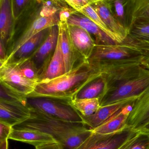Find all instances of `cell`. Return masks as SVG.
Returning <instances> with one entry per match:
<instances>
[{
  "label": "cell",
  "instance_id": "cell-13",
  "mask_svg": "<svg viewBox=\"0 0 149 149\" xmlns=\"http://www.w3.org/2000/svg\"><path fill=\"white\" fill-rule=\"evenodd\" d=\"M30 116L28 102L13 103L0 100V122L14 127L27 120Z\"/></svg>",
  "mask_w": 149,
  "mask_h": 149
},
{
  "label": "cell",
  "instance_id": "cell-14",
  "mask_svg": "<svg viewBox=\"0 0 149 149\" xmlns=\"http://www.w3.org/2000/svg\"><path fill=\"white\" fill-rule=\"evenodd\" d=\"M72 43L82 59L88 60L92 54L96 43L91 34L81 27L68 25Z\"/></svg>",
  "mask_w": 149,
  "mask_h": 149
},
{
  "label": "cell",
  "instance_id": "cell-19",
  "mask_svg": "<svg viewBox=\"0 0 149 149\" xmlns=\"http://www.w3.org/2000/svg\"><path fill=\"white\" fill-rule=\"evenodd\" d=\"M66 73L65 65L58 36L57 43L48 65L39 75V81L49 80Z\"/></svg>",
  "mask_w": 149,
  "mask_h": 149
},
{
  "label": "cell",
  "instance_id": "cell-9",
  "mask_svg": "<svg viewBox=\"0 0 149 149\" xmlns=\"http://www.w3.org/2000/svg\"><path fill=\"white\" fill-rule=\"evenodd\" d=\"M59 12L50 16L38 17L19 33L12 44L7 55V58L3 63L10 60L23 45L38 33L47 28L58 25L59 22Z\"/></svg>",
  "mask_w": 149,
  "mask_h": 149
},
{
  "label": "cell",
  "instance_id": "cell-18",
  "mask_svg": "<svg viewBox=\"0 0 149 149\" xmlns=\"http://www.w3.org/2000/svg\"><path fill=\"white\" fill-rule=\"evenodd\" d=\"M59 36L58 25L50 27L49 33L42 44L30 56L37 69L39 70V66L43 65L52 52H54Z\"/></svg>",
  "mask_w": 149,
  "mask_h": 149
},
{
  "label": "cell",
  "instance_id": "cell-6",
  "mask_svg": "<svg viewBox=\"0 0 149 149\" xmlns=\"http://www.w3.org/2000/svg\"><path fill=\"white\" fill-rule=\"evenodd\" d=\"M138 132L127 125L122 130L113 134H102L93 132L75 149H120Z\"/></svg>",
  "mask_w": 149,
  "mask_h": 149
},
{
  "label": "cell",
  "instance_id": "cell-24",
  "mask_svg": "<svg viewBox=\"0 0 149 149\" xmlns=\"http://www.w3.org/2000/svg\"><path fill=\"white\" fill-rule=\"evenodd\" d=\"M106 91V83L101 75L87 85L73 99L99 98L100 100Z\"/></svg>",
  "mask_w": 149,
  "mask_h": 149
},
{
  "label": "cell",
  "instance_id": "cell-26",
  "mask_svg": "<svg viewBox=\"0 0 149 149\" xmlns=\"http://www.w3.org/2000/svg\"><path fill=\"white\" fill-rule=\"evenodd\" d=\"M129 0H109L113 14L122 27L128 30L127 10Z\"/></svg>",
  "mask_w": 149,
  "mask_h": 149
},
{
  "label": "cell",
  "instance_id": "cell-1",
  "mask_svg": "<svg viewBox=\"0 0 149 149\" xmlns=\"http://www.w3.org/2000/svg\"><path fill=\"white\" fill-rule=\"evenodd\" d=\"M101 74L96 63L89 59H84L63 75L39 81L34 91L27 98H52L68 102Z\"/></svg>",
  "mask_w": 149,
  "mask_h": 149
},
{
  "label": "cell",
  "instance_id": "cell-10",
  "mask_svg": "<svg viewBox=\"0 0 149 149\" xmlns=\"http://www.w3.org/2000/svg\"><path fill=\"white\" fill-rule=\"evenodd\" d=\"M149 123V86L133 103L126 125L136 131H141Z\"/></svg>",
  "mask_w": 149,
  "mask_h": 149
},
{
  "label": "cell",
  "instance_id": "cell-39",
  "mask_svg": "<svg viewBox=\"0 0 149 149\" xmlns=\"http://www.w3.org/2000/svg\"><path fill=\"white\" fill-rule=\"evenodd\" d=\"M141 131H144V132H148L149 133V123L145 127L143 128Z\"/></svg>",
  "mask_w": 149,
  "mask_h": 149
},
{
  "label": "cell",
  "instance_id": "cell-32",
  "mask_svg": "<svg viewBox=\"0 0 149 149\" xmlns=\"http://www.w3.org/2000/svg\"><path fill=\"white\" fill-rule=\"evenodd\" d=\"M71 8L78 11L88 4H91L93 0H64Z\"/></svg>",
  "mask_w": 149,
  "mask_h": 149
},
{
  "label": "cell",
  "instance_id": "cell-29",
  "mask_svg": "<svg viewBox=\"0 0 149 149\" xmlns=\"http://www.w3.org/2000/svg\"><path fill=\"white\" fill-rule=\"evenodd\" d=\"M149 133L139 131L120 149H149Z\"/></svg>",
  "mask_w": 149,
  "mask_h": 149
},
{
  "label": "cell",
  "instance_id": "cell-40",
  "mask_svg": "<svg viewBox=\"0 0 149 149\" xmlns=\"http://www.w3.org/2000/svg\"></svg>",
  "mask_w": 149,
  "mask_h": 149
},
{
  "label": "cell",
  "instance_id": "cell-4",
  "mask_svg": "<svg viewBox=\"0 0 149 149\" xmlns=\"http://www.w3.org/2000/svg\"><path fill=\"white\" fill-rule=\"evenodd\" d=\"M149 86V70L145 69L138 76L108 91L100 100L102 106L110 105L129 98L138 97Z\"/></svg>",
  "mask_w": 149,
  "mask_h": 149
},
{
  "label": "cell",
  "instance_id": "cell-22",
  "mask_svg": "<svg viewBox=\"0 0 149 149\" xmlns=\"http://www.w3.org/2000/svg\"><path fill=\"white\" fill-rule=\"evenodd\" d=\"M50 29V28H47L42 31L28 40L7 62L18 61L31 56L44 41L49 33Z\"/></svg>",
  "mask_w": 149,
  "mask_h": 149
},
{
  "label": "cell",
  "instance_id": "cell-23",
  "mask_svg": "<svg viewBox=\"0 0 149 149\" xmlns=\"http://www.w3.org/2000/svg\"><path fill=\"white\" fill-rule=\"evenodd\" d=\"M0 35L1 41L4 44L10 38L14 23L11 0H0Z\"/></svg>",
  "mask_w": 149,
  "mask_h": 149
},
{
  "label": "cell",
  "instance_id": "cell-30",
  "mask_svg": "<svg viewBox=\"0 0 149 149\" xmlns=\"http://www.w3.org/2000/svg\"><path fill=\"white\" fill-rule=\"evenodd\" d=\"M43 8L41 15L42 17H49L60 11L69 5L64 0H41Z\"/></svg>",
  "mask_w": 149,
  "mask_h": 149
},
{
  "label": "cell",
  "instance_id": "cell-41",
  "mask_svg": "<svg viewBox=\"0 0 149 149\" xmlns=\"http://www.w3.org/2000/svg\"></svg>",
  "mask_w": 149,
  "mask_h": 149
},
{
  "label": "cell",
  "instance_id": "cell-28",
  "mask_svg": "<svg viewBox=\"0 0 149 149\" xmlns=\"http://www.w3.org/2000/svg\"><path fill=\"white\" fill-rule=\"evenodd\" d=\"M77 12L81 13L82 15L89 18L92 22L97 24L102 30H103L105 33H106L110 37L113 39L115 41L117 42L116 37L115 35L112 33V31L107 27L105 23L103 22L99 16L97 14L95 10L93 8L91 4H88L85 7L82 8L80 10Z\"/></svg>",
  "mask_w": 149,
  "mask_h": 149
},
{
  "label": "cell",
  "instance_id": "cell-36",
  "mask_svg": "<svg viewBox=\"0 0 149 149\" xmlns=\"http://www.w3.org/2000/svg\"><path fill=\"white\" fill-rule=\"evenodd\" d=\"M4 44L1 41L0 42V64L3 63L6 58H7V54L6 53V50L5 49Z\"/></svg>",
  "mask_w": 149,
  "mask_h": 149
},
{
  "label": "cell",
  "instance_id": "cell-35",
  "mask_svg": "<svg viewBox=\"0 0 149 149\" xmlns=\"http://www.w3.org/2000/svg\"><path fill=\"white\" fill-rule=\"evenodd\" d=\"M36 149H63L61 145L57 142L46 143L36 147Z\"/></svg>",
  "mask_w": 149,
  "mask_h": 149
},
{
  "label": "cell",
  "instance_id": "cell-20",
  "mask_svg": "<svg viewBox=\"0 0 149 149\" xmlns=\"http://www.w3.org/2000/svg\"><path fill=\"white\" fill-rule=\"evenodd\" d=\"M127 16L128 31L134 24L149 21V0H129Z\"/></svg>",
  "mask_w": 149,
  "mask_h": 149
},
{
  "label": "cell",
  "instance_id": "cell-7",
  "mask_svg": "<svg viewBox=\"0 0 149 149\" xmlns=\"http://www.w3.org/2000/svg\"><path fill=\"white\" fill-rule=\"evenodd\" d=\"M1 85L10 91L27 96L34 91L39 81L25 78L14 62L3 63L0 66Z\"/></svg>",
  "mask_w": 149,
  "mask_h": 149
},
{
  "label": "cell",
  "instance_id": "cell-2",
  "mask_svg": "<svg viewBox=\"0 0 149 149\" xmlns=\"http://www.w3.org/2000/svg\"><path fill=\"white\" fill-rule=\"evenodd\" d=\"M29 119L13 127L39 130L49 134L61 145L63 149H75L92 131L83 123L70 122L48 115L29 106Z\"/></svg>",
  "mask_w": 149,
  "mask_h": 149
},
{
  "label": "cell",
  "instance_id": "cell-37",
  "mask_svg": "<svg viewBox=\"0 0 149 149\" xmlns=\"http://www.w3.org/2000/svg\"><path fill=\"white\" fill-rule=\"evenodd\" d=\"M141 65L145 69L149 70V55L144 57L142 62Z\"/></svg>",
  "mask_w": 149,
  "mask_h": 149
},
{
  "label": "cell",
  "instance_id": "cell-3",
  "mask_svg": "<svg viewBox=\"0 0 149 149\" xmlns=\"http://www.w3.org/2000/svg\"><path fill=\"white\" fill-rule=\"evenodd\" d=\"M145 54L140 49L122 43L97 45L89 60L102 66L141 64Z\"/></svg>",
  "mask_w": 149,
  "mask_h": 149
},
{
  "label": "cell",
  "instance_id": "cell-16",
  "mask_svg": "<svg viewBox=\"0 0 149 149\" xmlns=\"http://www.w3.org/2000/svg\"><path fill=\"white\" fill-rule=\"evenodd\" d=\"M59 37L60 40L61 50L63 53L65 65L66 73L72 70L78 64L80 58L78 53L74 48L69 35L67 22H59L58 24Z\"/></svg>",
  "mask_w": 149,
  "mask_h": 149
},
{
  "label": "cell",
  "instance_id": "cell-15",
  "mask_svg": "<svg viewBox=\"0 0 149 149\" xmlns=\"http://www.w3.org/2000/svg\"><path fill=\"white\" fill-rule=\"evenodd\" d=\"M67 24L79 26L86 30L94 36L96 44L113 45L117 43L97 24L79 12L72 14L67 20Z\"/></svg>",
  "mask_w": 149,
  "mask_h": 149
},
{
  "label": "cell",
  "instance_id": "cell-25",
  "mask_svg": "<svg viewBox=\"0 0 149 149\" xmlns=\"http://www.w3.org/2000/svg\"><path fill=\"white\" fill-rule=\"evenodd\" d=\"M68 102L81 116H85L93 114L101 107L99 98L73 99Z\"/></svg>",
  "mask_w": 149,
  "mask_h": 149
},
{
  "label": "cell",
  "instance_id": "cell-27",
  "mask_svg": "<svg viewBox=\"0 0 149 149\" xmlns=\"http://www.w3.org/2000/svg\"><path fill=\"white\" fill-rule=\"evenodd\" d=\"M14 62L16 63L19 71L25 78L39 82L38 70L34 65L30 57L26 58Z\"/></svg>",
  "mask_w": 149,
  "mask_h": 149
},
{
  "label": "cell",
  "instance_id": "cell-5",
  "mask_svg": "<svg viewBox=\"0 0 149 149\" xmlns=\"http://www.w3.org/2000/svg\"><path fill=\"white\" fill-rule=\"evenodd\" d=\"M56 100L43 97L27 98V102L30 107L55 118L70 122L83 123L80 114L68 102Z\"/></svg>",
  "mask_w": 149,
  "mask_h": 149
},
{
  "label": "cell",
  "instance_id": "cell-17",
  "mask_svg": "<svg viewBox=\"0 0 149 149\" xmlns=\"http://www.w3.org/2000/svg\"><path fill=\"white\" fill-rule=\"evenodd\" d=\"M8 139L29 143L35 147L57 142L49 134L39 130L21 128L13 127Z\"/></svg>",
  "mask_w": 149,
  "mask_h": 149
},
{
  "label": "cell",
  "instance_id": "cell-12",
  "mask_svg": "<svg viewBox=\"0 0 149 149\" xmlns=\"http://www.w3.org/2000/svg\"><path fill=\"white\" fill-rule=\"evenodd\" d=\"M101 20L116 37L118 43L125 39L128 32L120 25L113 14L109 0H93L91 3Z\"/></svg>",
  "mask_w": 149,
  "mask_h": 149
},
{
  "label": "cell",
  "instance_id": "cell-8",
  "mask_svg": "<svg viewBox=\"0 0 149 149\" xmlns=\"http://www.w3.org/2000/svg\"><path fill=\"white\" fill-rule=\"evenodd\" d=\"M98 65L101 76L106 83V92L138 76L145 69L141 63L106 66Z\"/></svg>",
  "mask_w": 149,
  "mask_h": 149
},
{
  "label": "cell",
  "instance_id": "cell-11",
  "mask_svg": "<svg viewBox=\"0 0 149 149\" xmlns=\"http://www.w3.org/2000/svg\"><path fill=\"white\" fill-rule=\"evenodd\" d=\"M137 98L132 97L110 105L101 106L94 113L89 116L80 115L83 123L91 129H94L106 122L126 107L132 105Z\"/></svg>",
  "mask_w": 149,
  "mask_h": 149
},
{
  "label": "cell",
  "instance_id": "cell-38",
  "mask_svg": "<svg viewBox=\"0 0 149 149\" xmlns=\"http://www.w3.org/2000/svg\"><path fill=\"white\" fill-rule=\"evenodd\" d=\"M8 149V140L0 141V149Z\"/></svg>",
  "mask_w": 149,
  "mask_h": 149
},
{
  "label": "cell",
  "instance_id": "cell-21",
  "mask_svg": "<svg viewBox=\"0 0 149 149\" xmlns=\"http://www.w3.org/2000/svg\"><path fill=\"white\" fill-rule=\"evenodd\" d=\"M132 105L126 107L104 124L92 130V131L102 134H108L122 130L126 127L127 119Z\"/></svg>",
  "mask_w": 149,
  "mask_h": 149
},
{
  "label": "cell",
  "instance_id": "cell-34",
  "mask_svg": "<svg viewBox=\"0 0 149 149\" xmlns=\"http://www.w3.org/2000/svg\"><path fill=\"white\" fill-rule=\"evenodd\" d=\"M76 12V10L70 6L64 8L59 12V22L63 23L67 22V20L70 16Z\"/></svg>",
  "mask_w": 149,
  "mask_h": 149
},
{
  "label": "cell",
  "instance_id": "cell-31",
  "mask_svg": "<svg viewBox=\"0 0 149 149\" xmlns=\"http://www.w3.org/2000/svg\"><path fill=\"white\" fill-rule=\"evenodd\" d=\"M31 0H11V8L14 20L18 17Z\"/></svg>",
  "mask_w": 149,
  "mask_h": 149
},
{
  "label": "cell",
  "instance_id": "cell-33",
  "mask_svg": "<svg viewBox=\"0 0 149 149\" xmlns=\"http://www.w3.org/2000/svg\"><path fill=\"white\" fill-rule=\"evenodd\" d=\"M12 128L10 125L0 122V141L8 139Z\"/></svg>",
  "mask_w": 149,
  "mask_h": 149
}]
</instances>
